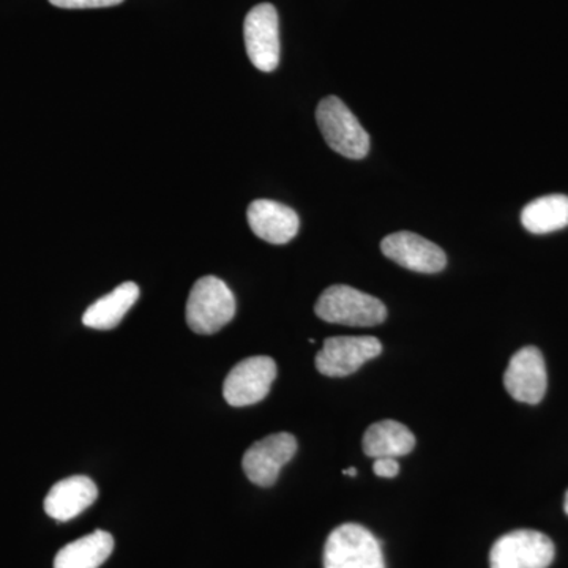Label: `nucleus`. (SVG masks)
I'll use <instances>...</instances> for the list:
<instances>
[{"instance_id": "nucleus-1", "label": "nucleus", "mask_w": 568, "mask_h": 568, "mask_svg": "<svg viewBox=\"0 0 568 568\" xmlns=\"http://www.w3.org/2000/svg\"><path fill=\"white\" fill-rule=\"evenodd\" d=\"M316 315L325 323L373 327L383 324L387 308L379 298L345 284L327 287L315 305Z\"/></svg>"}, {"instance_id": "nucleus-2", "label": "nucleus", "mask_w": 568, "mask_h": 568, "mask_svg": "<svg viewBox=\"0 0 568 568\" xmlns=\"http://www.w3.org/2000/svg\"><path fill=\"white\" fill-rule=\"evenodd\" d=\"M234 315L235 297L223 280L207 275L194 283L186 302V324L194 334H216Z\"/></svg>"}, {"instance_id": "nucleus-3", "label": "nucleus", "mask_w": 568, "mask_h": 568, "mask_svg": "<svg viewBox=\"0 0 568 568\" xmlns=\"http://www.w3.org/2000/svg\"><path fill=\"white\" fill-rule=\"evenodd\" d=\"M316 121L332 151L351 160H362L368 155V133L338 97H327L320 103Z\"/></svg>"}, {"instance_id": "nucleus-4", "label": "nucleus", "mask_w": 568, "mask_h": 568, "mask_svg": "<svg viewBox=\"0 0 568 568\" xmlns=\"http://www.w3.org/2000/svg\"><path fill=\"white\" fill-rule=\"evenodd\" d=\"M324 568H386V564L376 537L364 526L347 523L325 541Z\"/></svg>"}, {"instance_id": "nucleus-5", "label": "nucleus", "mask_w": 568, "mask_h": 568, "mask_svg": "<svg viewBox=\"0 0 568 568\" xmlns=\"http://www.w3.org/2000/svg\"><path fill=\"white\" fill-rule=\"evenodd\" d=\"M555 559L551 538L537 530H514L499 538L489 552L491 568H548Z\"/></svg>"}, {"instance_id": "nucleus-6", "label": "nucleus", "mask_w": 568, "mask_h": 568, "mask_svg": "<svg viewBox=\"0 0 568 568\" xmlns=\"http://www.w3.org/2000/svg\"><path fill=\"white\" fill-rule=\"evenodd\" d=\"M275 377L274 358L267 355L245 358L239 362L224 379V399L233 407L256 405L268 395Z\"/></svg>"}, {"instance_id": "nucleus-7", "label": "nucleus", "mask_w": 568, "mask_h": 568, "mask_svg": "<svg viewBox=\"0 0 568 568\" xmlns=\"http://www.w3.org/2000/svg\"><path fill=\"white\" fill-rule=\"evenodd\" d=\"M381 353L383 345L375 336H334L325 339L315 364L321 375L345 377L372 358L379 357Z\"/></svg>"}, {"instance_id": "nucleus-8", "label": "nucleus", "mask_w": 568, "mask_h": 568, "mask_svg": "<svg viewBox=\"0 0 568 568\" xmlns=\"http://www.w3.org/2000/svg\"><path fill=\"white\" fill-rule=\"evenodd\" d=\"M246 54L257 70L271 73L280 63L278 13L272 3H260L244 22Z\"/></svg>"}, {"instance_id": "nucleus-9", "label": "nucleus", "mask_w": 568, "mask_h": 568, "mask_svg": "<svg viewBox=\"0 0 568 568\" xmlns=\"http://www.w3.org/2000/svg\"><path fill=\"white\" fill-rule=\"evenodd\" d=\"M297 439L290 433H276L254 443L242 459L245 476L257 487H272L283 466L294 458Z\"/></svg>"}, {"instance_id": "nucleus-10", "label": "nucleus", "mask_w": 568, "mask_h": 568, "mask_svg": "<svg viewBox=\"0 0 568 568\" xmlns=\"http://www.w3.org/2000/svg\"><path fill=\"white\" fill-rule=\"evenodd\" d=\"M504 386L517 402L537 405L544 399L548 386L547 366L537 347H523L510 358Z\"/></svg>"}, {"instance_id": "nucleus-11", "label": "nucleus", "mask_w": 568, "mask_h": 568, "mask_svg": "<svg viewBox=\"0 0 568 568\" xmlns=\"http://www.w3.org/2000/svg\"><path fill=\"white\" fill-rule=\"evenodd\" d=\"M381 250L388 260L418 274H437L446 268L447 256L440 246L407 231L387 235Z\"/></svg>"}, {"instance_id": "nucleus-12", "label": "nucleus", "mask_w": 568, "mask_h": 568, "mask_svg": "<svg viewBox=\"0 0 568 568\" xmlns=\"http://www.w3.org/2000/svg\"><path fill=\"white\" fill-rule=\"evenodd\" d=\"M246 219L257 237L274 245L293 241L301 227V220L293 209L271 200L253 201Z\"/></svg>"}, {"instance_id": "nucleus-13", "label": "nucleus", "mask_w": 568, "mask_h": 568, "mask_svg": "<svg viewBox=\"0 0 568 568\" xmlns=\"http://www.w3.org/2000/svg\"><path fill=\"white\" fill-rule=\"evenodd\" d=\"M99 488L91 478L73 476L58 481L44 499V511L55 521H70L95 503Z\"/></svg>"}, {"instance_id": "nucleus-14", "label": "nucleus", "mask_w": 568, "mask_h": 568, "mask_svg": "<svg viewBox=\"0 0 568 568\" xmlns=\"http://www.w3.org/2000/svg\"><path fill=\"white\" fill-rule=\"evenodd\" d=\"M140 298V286L133 282L122 283L112 293L99 298L85 310L82 324L95 331H111L122 323L129 310Z\"/></svg>"}, {"instance_id": "nucleus-15", "label": "nucleus", "mask_w": 568, "mask_h": 568, "mask_svg": "<svg viewBox=\"0 0 568 568\" xmlns=\"http://www.w3.org/2000/svg\"><path fill=\"white\" fill-rule=\"evenodd\" d=\"M114 551V538L106 530H93L89 536L65 545L54 559V568H100Z\"/></svg>"}, {"instance_id": "nucleus-16", "label": "nucleus", "mask_w": 568, "mask_h": 568, "mask_svg": "<svg viewBox=\"0 0 568 568\" xmlns=\"http://www.w3.org/2000/svg\"><path fill=\"white\" fill-rule=\"evenodd\" d=\"M416 447V437L407 426L383 420L369 426L364 436V452L369 458H399Z\"/></svg>"}, {"instance_id": "nucleus-17", "label": "nucleus", "mask_w": 568, "mask_h": 568, "mask_svg": "<svg viewBox=\"0 0 568 568\" xmlns=\"http://www.w3.org/2000/svg\"><path fill=\"white\" fill-rule=\"evenodd\" d=\"M521 223L529 233L549 234L568 226V196L549 194L523 209Z\"/></svg>"}, {"instance_id": "nucleus-18", "label": "nucleus", "mask_w": 568, "mask_h": 568, "mask_svg": "<svg viewBox=\"0 0 568 568\" xmlns=\"http://www.w3.org/2000/svg\"><path fill=\"white\" fill-rule=\"evenodd\" d=\"M52 6L65 10L104 9L122 3L123 0H50Z\"/></svg>"}, {"instance_id": "nucleus-19", "label": "nucleus", "mask_w": 568, "mask_h": 568, "mask_svg": "<svg viewBox=\"0 0 568 568\" xmlns=\"http://www.w3.org/2000/svg\"><path fill=\"white\" fill-rule=\"evenodd\" d=\"M373 470L377 477L394 478L398 476L399 465L396 458H376Z\"/></svg>"}, {"instance_id": "nucleus-20", "label": "nucleus", "mask_w": 568, "mask_h": 568, "mask_svg": "<svg viewBox=\"0 0 568 568\" xmlns=\"http://www.w3.org/2000/svg\"><path fill=\"white\" fill-rule=\"evenodd\" d=\"M343 474H345V476L355 477L357 476V469H355V467H349V469L343 470Z\"/></svg>"}, {"instance_id": "nucleus-21", "label": "nucleus", "mask_w": 568, "mask_h": 568, "mask_svg": "<svg viewBox=\"0 0 568 568\" xmlns=\"http://www.w3.org/2000/svg\"><path fill=\"white\" fill-rule=\"evenodd\" d=\"M564 510H566V514L568 515V491L566 495V503H564Z\"/></svg>"}]
</instances>
